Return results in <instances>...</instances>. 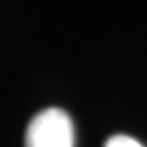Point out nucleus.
Masks as SVG:
<instances>
[{
    "label": "nucleus",
    "mask_w": 147,
    "mask_h": 147,
    "mask_svg": "<svg viewBox=\"0 0 147 147\" xmlns=\"http://www.w3.org/2000/svg\"><path fill=\"white\" fill-rule=\"evenodd\" d=\"M25 147H75L71 117L60 108H46L30 121Z\"/></svg>",
    "instance_id": "nucleus-1"
},
{
    "label": "nucleus",
    "mask_w": 147,
    "mask_h": 147,
    "mask_svg": "<svg viewBox=\"0 0 147 147\" xmlns=\"http://www.w3.org/2000/svg\"><path fill=\"white\" fill-rule=\"evenodd\" d=\"M105 147H144V145L128 135H115L107 140Z\"/></svg>",
    "instance_id": "nucleus-2"
}]
</instances>
